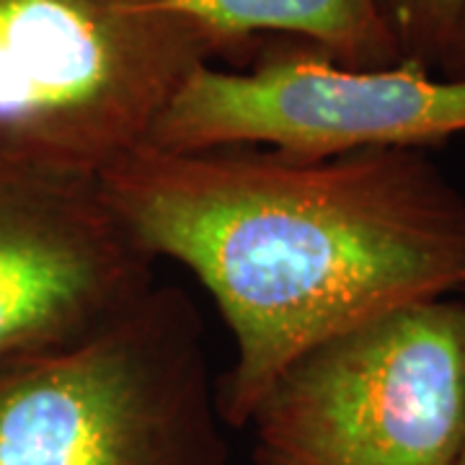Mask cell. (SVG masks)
Returning <instances> with one entry per match:
<instances>
[{
  "mask_svg": "<svg viewBox=\"0 0 465 465\" xmlns=\"http://www.w3.org/2000/svg\"><path fill=\"white\" fill-rule=\"evenodd\" d=\"M99 186L155 259L215 300L235 344L217 406L238 430L305 349L465 290V194L424 150L140 145Z\"/></svg>",
  "mask_w": 465,
  "mask_h": 465,
  "instance_id": "obj_1",
  "label": "cell"
},
{
  "mask_svg": "<svg viewBox=\"0 0 465 465\" xmlns=\"http://www.w3.org/2000/svg\"><path fill=\"white\" fill-rule=\"evenodd\" d=\"M213 57L173 0H0V163L99 179Z\"/></svg>",
  "mask_w": 465,
  "mask_h": 465,
  "instance_id": "obj_2",
  "label": "cell"
},
{
  "mask_svg": "<svg viewBox=\"0 0 465 465\" xmlns=\"http://www.w3.org/2000/svg\"><path fill=\"white\" fill-rule=\"evenodd\" d=\"M220 424L200 311L171 284L0 378V465H228Z\"/></svg>",
  "mask_w": 465,
  "mask_h": 465,
  "instance_id": "obj_3",
  "label": "cell"
},
{
  "mask_svg": "<svg viewBox=\"0 0 465 465\" xmlns=\"http://www.w3.org/2000/svg\"><path fill=\"white\" fill-rule=\"evenodd\" d=\"M251 465H455L465 302L421 300L298 354L253 406Z\"/></svg>",
  "mask_w": 465,
  "mask_h": 465,
  "instance_id": "obj_4",
  "label": "cell"
},
{
  "mask_svg": "<svg viewBox=\"0 0 465 465\" xmlns=\"http://www.w3.org/2000/svg\"><path fill=\"white\" fill-rule=\"evenodd\" d=\"M465 133V78L403 60L360 70L302 42H262L249 67L202 65L145 145H262L302 158L440 145Z\"/></svg>",
  "mask_w": 465,
  "mask_h": 465,
  "instance_id": "obj_5",
  "label": "cell"
},
{
  "mask_svg": "<svg viewBox=\"0 0 465 465\" xmlns=\"http://www.w3.org/2000/svg\"><path fill=\"white\" fill-rule=\"evenodd\" d=\"M155 264L99 179L0 163V378L109 329Z\"/></svg>",
  "mask_w": 465,
  "mask_h": 465,
  "instance_id": "obj_6",
  "label": "cell"
},
{
  "mask_svg": "<svg viewBox=\"0 0 465 465\" xmlns=\"http://www.w3.org/2000/svg\"><path fill=\"white\" fill-rule=\"evenodd\" d=\"M215 45L217 57L292 39L360 70L403 63L378 0H173Z\"/></svg>",
  "mask_w": 465,
  "mask_h": 465,
  "instance_id": "obj_7",
  "label": "cell"
},
{
  "mask_svg": "<svg viewBox=\"0 0 465 465\" xmlns=\"http://www.w3.org/2000/svg\"><path fill=\"white\" fill-rule=\"evenodd\" d=\"M378 3L399 42L401 57L427 70H437L460 21L465 0H378Z\"/></svg>",
  "mask_w": 465,
  "mask_h": 465,
  "instance_id": "obj_8",
  "label": "cell"
},
{
  "mask_svg": "<svg viewBox=\"0 0 465 465\" xmlns=\"http://www.w3.org/2000/svg\"><path fill=\"white\" fill-rule=\"evenodd\" d=\"M437 73L445 75V78H458V81L465 78V8L460 14L458 26H455V34L450 39L448 52H445L440 67H437Z\"/></svg>",
  "mask_w": 465,
  "mask_h": 465,
  "instance_id": "obj_9",
  "label": "cell"
},
{
  "mask_svg": "<svg viewBox=\"0 0 465 465\" xmlns=\"http://www.w3.org/2000/svg\"><path fill=\"white\" fill-rule=\"evenodd\" d=\"M455 465H465V437H463V445H460V452H458V460Z\"/></svg>",
  "mask_w": 465,
  "mask_h": 465,
  "instance_id": "obj_10",
  "label": "cell"
}]
</instances>
